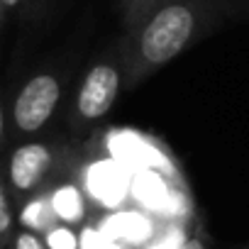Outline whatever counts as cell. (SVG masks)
<instances>
[{
	"mask_svg": "<svg viewBox=\"0 0 249 249\" xmlns=\"http://www.w3.org/2000/svg\"><path fill=\"white\" fill-rule=\"evenodd\" d=\"M205 22L200 0H166L137 27L127 30L122 42V69L127 88L140 86L154 71L174 61Z\"/></svg>",
	"mask_w": 249,
	"mask_h": 249,
	"instance_id": "6da1fadb",
	"label": "cell"
},
{
	"mask_svg": "<svg viewBox=\"0 0 249 249\" xmlns=\"http://www.w3.org/2000/svg\"><path fill=\"white\" fill-rule=\"evenodd\" d=\"M122 81H124L122 56L93 64L81 78V86L76 90V103H73L76 124H93L100 117H105L120 95Z\"/></svg>",
	"mask_w": 249,
	"mask_h": 249,
	"instance_id": "7a4b0ae2",
	"label": "cell"
},
{
	"mask_svg": "<svg viewBox=\"0 0 249 249\" xmlns=\"http://www.w3.org/2000/svg\"><path fill=\"white\" fill-rule=\"evenodd\" d=\"M61 100V81L56 73H35L15 95L13 124L18 135H35L52 120Z\"/></svg>",
	"mask_w": 249,
	"mask_h": 249,
	"instance_id": "3957f363",
	"label": "cell"
},
{
	"mask_svg": "<svg viewBox=\"0 0 249 249\" xmlns=\"http://www.w3.org/2000/svg\"><path fill=\"white\" fill-rule=\"evenodd\" d=\"M59 161V149L47 142H25L20 144L8 161V181L15 193L30 196L49 178L52 169Z\"/></svg>",
	"mask_w": 249,
	"mask_h": 249,
	"instance_id": "277c9868",
	"label": "cell"
},
{
	"mask_svg": "<svg viewBox=\"0 0 249 249\" xmlns=\"http://www.w3.org/2000/svg\"><path fill=\"white\" fill-rule=\"evenodd\" d=\"M49 200L56 220L64 225H76L86 217V198L73 183H61L59 188H54Z\"/></svg>",
	"mask_w": 249,
	"mask_h": 249,
	"instance_id": "5b68a950",
	"label": "cell"
},
{
	"mask_svg": "<svg viewBox=\"0 0 249 249\" xmlns=\"http://www.w3.org/2000/svg\"><path fill=\"white\" fill-rule=\"evenodd\" d=\"M20 222L25 230H32L37 234H44L47 230H52L59 220L54 215L49 196H35L32 200H27L22 213H20Z\"/></svg>",
	"mask_w": 249,
	"mask_h": 249,
	"instance_id": "8992f818",
	"label": "cell"
},
{
	"mask_svg": "<svg viewBox=\"0 0 249 249\" xmlns=\"http://www.w3.org/2000/svg\"><path fill=\"white\" fill-rule=\"evenodd\" d=\"M161 3L166 0H120V8H122V22L124 30H132L137 27L147 15H152Z\"/></svg>",
	"mask_w": 249,
	"mask_h": 249,
	"instance_id": "52a82bcc",
	"label": "cell"
},
{
	"mask_svg": "<svg viewBox=\"0 0 249 249\" xmlns=\"http://www.w3.org/2000/svg\"><path fill=\"white\" fill-rule=\"evenodd\" d=\"M44 244L47 249H78V237L69 225L56 222L52 230L44 232Z\"/></svg>",
	"mask_w": 249,
	"mask_h": 249,
	"instance_id": "ba28073f",
	"label": "cell"
},
{
	"mask_svg": "<svg viewBox=\"0 0 249 249\" xmlns=\"http://www.w3.org/2000/svg\"><path fill=\"white\" fill-rule=\"evenodd\" d=\"M13 227H15V215H13V205L8 198V191L0 181V249H5L13 239Z\"/></svg>",
	"mask_w": 249,
	"mask_h": 249,
	"instance_id": "9c48e42d",
	"label": "cell"
},
{
	"mask_svg": "<svg viewBox=\"0 0 249 249\" xmlns=\"http://www.w3.org/2000/svg\"><path fill=\"white\" fill-rule=\"evenodd\" d=\"M13 247H15V249H47L44 239H42L37 232H32V230L18 232L15 239H13Z\"/></svg>",
	"mask_w": 249,
	"mask_h": 249,
	"instance_id": "30bf717a",
	"label": "cell"
},
{
	"mask_svg": "<svg viewBox=\"0 0 249 249\" xmlns=\"http://www.w3.org/2000/svg\"><path fill=\"white\" fill-rule=\"evenodd\" d=\"M178 249H208V247H205V239L200 234H196V237H188Z\"/></svg>",
	"mask_w": 249,
	"mask_h": 249,
	"instance_id": "8fae6325",
	"label": "cell"
},
{
	"mask_svg": "<svg viewBox=\"0 0 249 249\" xmlns=\"http://www.w3.org/2000/svg\"><path fill=\"white\" fill-rule=\"evenodd\" d=\"M5 137V110H3V103H0V142Z\"/></svg>",
	"mask_w": 249,
	"mask_h": 249,
	"instance_id": "7c38bea8",
	"label": "cell"
},
{
	"mask_svg": "<svg viewBox=\"0 0 249 249\" xmlns=\"http://www.w3.org/2000/svg\"><path fill=\"white\" fill-rule=\"evenodd\" d=\"M20 3H22V0H3V8H5V10H13V8H18Z\"/></svg>",
	"mask_w": 249,
	"mask_h": 249,
	"instance_id": "4fadbf2b",
	"label": "cell"
},
{
	"mask_svg": "<svg viewBox=\"0 0 249 249\" xmlns=\"http://www.w3.org/2000/svg\"><path fill=\"white\" fill-rule=\"evenodd\" d=\"M3 15H5V8H3V0H0V25H3Z\"/></svg>",
	"mask_w": 249,
	"mask_h": 249,
	"instance_id": "5bb4252c",
	"label": "cell"
}]
</instances>
